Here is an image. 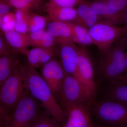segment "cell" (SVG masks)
<instances>
[{
	"label": "cell",
	"instance_id": "cell-24",
	"mask_svg": "<svg viewBox=\"0 0 127 127\" xmlns=\"http://www.w3.org/2000/svg\"><path fill=\"white\" fill-rule=\"evenodd\" d=\"M109 96L112 100L127 106V83L116 84L110 91Z\"/></svg>",
	"mask_w": 127,
	"mask_h": 127
},
{
	"label": "cell",
	"instance_id": "cell-2",
	"mask_svg": "<svg viewBox=\"0 0 127 127\" xmlns=\"http://www.w3.org/2000/svg\"><path fill=\"white\" fill-rule=\"evenodd\" d=\"M42 107L41 103L25 89L14 111L0 117V127H30Z\"/></svg>",
	"mask_w": 127,
	"mask_h": 127
},
{
	"label": "cell",
	"instance_id": "cell-25",
	"mask_svg": "<svg viewBox=\"0 0 127 127\" xmlns=\"http://www.w3.org/2000/svg\"><path fill=\"white\" fill-rule=\"evenodd\" d=\"M11 7L32 11L40 4L42 0H4Z\"/></svg>",
	"mask_w": 127,
	"mask_h": 127
},
{
	"label": "cell",
	"instance_id": "cell-8",
	"mask_svg": "<svg viewBox=\"0 0 127 127\" xmlns=\"http://www.w3.org/2000/svg\"><path fill=\"white\" fill-rule=\"evenodd\" d=\"M58 43L61 62L64 70L78 79L87 90L78 70V47L71 40L61 41Z\"/></svg>",
	"mask_w": 127,
	"mask_h": 127
},
{
	"label": "cell",
	"instance_id": "cell-4",
	"mask_svg": "<svg viewBox=\"0 0 127 127\" xmlns=\"http://www.w3.org/2000/svg\"><path fill=\"white\" fill-rule=\"evenodd\" d=\"M127 45L126 37H122L102 53L100 69L107 79L115 82L124 72Z\"/></svg>",
	"mask_w": 127,
	"mask_h": 127
},
{
	"label": "cell",
	"instance_id": "cell-15",
	"mask_svg": "<svg viewBox=\"0 0 127 127\" xmlns=\"http://www.w3.org/2000/svg\"><path fill=\"white\" fill-rule=\"evenodd\" d=\"M76 9L77 17L73 22L81 25L87 29H89L102 20L93 10L86 4L83 0H81L78 4Z\"/></svg>",
	"mask_w": 127,
	"mask_h": 127
},
{
	"label": "cell",
	"instance_id": "cell-12",
	"mask_svg": "<svg viewBox=\"0 0 127 127\" xmlns=\"http://www.w3.org/2000/svg\"><path fill=\"white\" fill-rule=\"evenodd\" d=\"M83 1L102 20L109 21L118 26L124 23L125 13L114 10L103 2L95 1Z\"/></svg>",
	"mask_w": 127,
	"mask_h": 127
},
{
	"label": "cell",
	"instance_id": "cell-18",
	"mask_svg": "<svg viewBox=\"0 0 127 127\" xmlns=\"http://www.w3.org/2000/svg\"><path fill=\"white\" fill-rule=\"evenodd\" d=\"M46 31L57 39L58 43L67 40L72 41L71 29L68 22L52 21L47 24Z\"/></svg>",
	"mask_w": 127,
	"mask_h": 127
},
{
	"label": "cell",
	"instance_id": "cell-9",
	"mask_svg": "<svg viewBox=\"0 0 127 127\" xmlns=\"http://www.w3.org/2000/svg\"><path fill=\"white\" fill-rule=\"evenodd\" d=\"M41 73L57 101L66 73L61 63L54 58L41 68Z\"/></svg>",
	"mask_w": 127,
	"mask_h": 127
},
{
	"label": "cell",
	"instance_id": "cell-11",
	"mask_svg": "<svg viewBox=\"0 0 127 127\" xmlns=\"http://www.w3.org/2000/svg\"><path fill=\"white\" fill-rule=\"evenodd\" d=\"M86 103L78 102L68 104L64 108L67 117L76 127H94Z\"/></svg>",
	"mask_w": 127,
	"mask_h": 127
},
{
	"label": "cell",
	"instance_id": "cell-13",
	"mask_svg": "<svg viewBox=\"0 0 127 127\" xmlns=\"http://www.w3.org/2000/svg\"><path fill=\"white\" fill-rule=\"evenodd\" d=\"M45 9L53 21L73 22L77 17V9L74 7H62L49 1L46 3Z\"/></svg>",
	"mask_w": 127,
	"mask_h": 127
},
{
	"label": "cell",
	"instance_id": "cell-29",
	"mask_svg": "<svg viewBox=\"0 0 127 127\" xmlns=\"http://www.w3.org/2000/svg\"><path fill=\"white\" fill-rule=\"evenodd\" d=\"M11 7L4 0H0V19L10 12Z\"/></svg>",
	"mask_w": 127,
	"mask_h": 127
},
{
	"label": "cell",
	"instance_id": "cell-31",
	"mask_svg": "<svg viewBox=\"0 0 127 127\" xmlns=\"http://www.w3.org/2000/svg\"><path fill=\"white\" fill-rule=\"evenodd\" d=\"M124 25L123 27V37H127V9L125 12L124 21Z\"/></svg>",
	"mask_w": 127,
	"mask_h": 127
},
{
	"label": "cell",
	"instance_id": "cell-27",
	"mask_svg": "<svg viewBox=\"0 0 127 127\" xmlns=\"http://www.w3.org/2000/svg\"><path fill=\"white\" fill-rule=\"evenodd\" d=\"M13 53H14L4 36L1 35L0 36V56H8Z\"/></svg>",
	"mask_w": 127,
	"mask_h": 127
},
{
	"label": "cell",
	"instance_id": "cell-21",
	"mask_svg": "<svg viewBox=\"0 0 127 127\" xmlns=\"http://www.w3.org/2000/svg\"><path fill=\"white\" fill-rule=\"evenodd\" d=\"M46 18L31 11L28 21V33H33L44 30L46 25Z\"/></svg>",
	"mask_w": 127,
	"mask_h": 127
},
{
	"label": "cell",
	"instance_id": "cell-6",
	"mask_svg": "<svg viewBox=\"0 0 127 127\" xmlns=\"http://www.w3.org/2000/svg\"><path fill=\"white\" fill-rule=\"evenodd\" d=\"M93 101L82 83L76 78L66 72L57 100L63 109L68 104L75 103L85 102L89 105Z\"/></svg>",
	"mask_w": 127,
	"mask_h": 127
},
{
	"label": "cell",
	"instance_id": "cell-1",
	"mask_svg": "<svg viewBox=\"0 0 127 127\" xmlns=\"http://www.w3.org/2000/svg\"><path fill=\"white\" fill-rule=\"evenodd\" d=\"M19 67L25 89L41 103L42 108L62 127L67 119L65 112L56 100L42 76L27 62L24 63L20 61Z\"/></svg>",
	"mask_w": 127,
	"mask_h": 127
},
{
	"label": "cell",
	"instance_id": "cell-20",
	"mask_svg": "<svg viewBox=\"0 0 127 127\" xmlns=\"http://www.w3.org/2000/svg\"><path fill=\"white\" fill-rule=\"evenodd\" d=\"M68 23L71 29L72 41L76 44L86 47L93 45L88 29L74 22H68Z\"/></svg>",
	"mask_w": 127,
	"mask_h": 127
},
{
	"label": "cell",
	"instance_id": "cell-14",
	"mask_svg": "<svg viewBox=\"0 0 127 127\" xmlns=\"http://www.w3.org/2000/svg\"><path fill=\"white\" fill-rule=\"evenodd\" d=\"M54 49L34 47L28 50L25 56L29 65L33 68H41L57 55Z\"/></svg>",
	"mask_w": 127,
	"mask_h": 127
},
{
	"label": "cell",
	"instance_id": "cell-28",
	"mask_svg": "<svg viewBox=\"0 0 127 127\" xmlns=\"http://www.w3.org/2000/svg\"><path fill=\"white\" fill-rule=\"evenodd\" d=\"M81 0H49V2L59 6L73 7L78 4Z\"/></svg>",
	"mask_w": 127,
	"mask_h": 127
},
{
	"label": "cell",
	"instance_id": "cell-3",
	"mask_svg": "<svg viewBox=\"0 0 127 127\" xmlns=\"http://www.w3.org/2000/svg\"><path fill=\"white\" fill-rule=\"evenodd\" d=\"M20 62L11 76L0 86V117L8 116L14 111L25 92Z\"/></svg>",
	"mask_w": 127,
	"mask_h": 127
},
{
	"label": "cell",
	"instance_id": "cell-17",
	"mask_svg": "<svg viewBox=\"0 0 127 127\" xmlns=\"http://www.w3.org/2000/svg\"><path fill=\"white\" fill-rule=\"evenodd\" d=\"M4 36L15 53H17L25 55L29 47L27 34L20 33L15 31L6 32Z\"/></svg>",
	"mask_w": 127,
	"mask_h": 127
},
{
	"label": "cell",
	"instance_id": "cell-23",
	"mask_svg": "<svg viewBox=\"0 0 127 127\" xmlns=\"http://www.w3.org/2000/svg\"><path fill=\"white\" fill-rule=\"evenodd\" d=\"M30 127H60L45 110H41Z\"/></svg>",
	"mask_w": 127,
	"mask_h": 127
},
{
	"label": "cell",
	"instance_id": "cell-10",
	"mask_svg": "<svg viewBox=\"0 0 127 127\" xmlns=\"http://www.w3.org/2000/svg\"><path fill=\"white\" fill-rule=\"evenodd\" d=\"M78 51L79 73L90 97L93 101L96 95V88L92 64L86 46L78 47Z\"/></svg>",
	"mask_w": 127,
	"mask_h": 127
},
{
	"label": "cell",
	"instance_id": "cell-7",
	"mask_svg": "<svg viewBox=\"0 0 127 127\" xmlns=\"http://www.w3.org/2000/svg\"><path fill=\"white\" fill-rule=\"evenodd\" d=\"M94 112L103 122L117 127H127V106L114 101H104L95 106Z\"/></svg>",
	"mask_w": 127,
	"mask_h": 127
},
{
	"label": "cell",
	"instance_id": "cell-19",
	"mask_svg": "<svg viewBox=\"0 0 127 127\" xmlns=\"http://www.w3.org/2000/svg\"><path fill=\"white\" fill-rule=\"evenodd\" d=\"M16 54L0 57V86L11 76L20 62Z\"/></svg>",
	"mask_w": 127,
	"mask_h": 127
},
{
	"label": "cell",
	"instance_id": "cell-26",
	"mask_svg": "<svg viewBox=\"0 0 127 127\" xmlns=\"http://www.w3.org/2000/svg\"><path fill=\"white\" fill-rule=\"evenodd\" d=\"M105 3L120 12L125 13L127 9V0H93Z\"/></svg>",
	"mask_w": 127,
	"mask_h": 127
},
{
	"label": "cell",
	"instance_id": "cell-5",
	"mask_svg": "<svg viewBox=\"0 0 127 127\" xmlns=\"http://www.w3.org/2000/svg\"><path fill=\"white\" fill-rule=\"evenodd\" d=\"M93 41L102 53L123 37V27L102 20L88 29Z\"/></svg>",
	"mask_w": 127,
	"mask_h": 127
},
{
	"label": "cell",
	"instance_id": "cell-16",
	"mask_svg": "<svg viewBox=\"0 0 127 127\" xmlns=\"http://www.w3.org/2000/svg\"><path fill=\"white\" fill-rule=\"evenodd\" d=\"M27 36L29 47L54 49L59 45L57 39L44 30L27 34Z\"/></svg>",
	"mask_w": 127,
	"mask_h": 127
},
{
	"label": "cell",
	"instance_id": "cell-35",
	"mask_svg": "<svg viewBox=\"0 0 127 127\" xmlns=\"http://www.w3.org/2000/svg\"></svg>",
	"mask_w": 127,
	"mask_h": 127
},
{
	"label": "cell",
	"instance_id": "cell-33",
	"mask_svg": "<svg viewBox=\"0 0 127 127\" xmlns=\"http://www.w3.org/2000/svg\"><path fill=\"white\" fill-rule=\"evenodd\" d=\"M62 127H76L71 122L70 120L67 118L66 122L63 124Z\"/></svg>",
	"mask_w": 127,
	"mask_h": 127
},
{
	"label": "cell",
	"instance_id": "cell-22",
	"mask_svg": "<svg viewBox=\"0 0 127 127\" xmlns=\"http://www.w3.org/2000/svg\"><path fill=\"white\" fill-rule=\"evenodd\" d=\"M31 11L28 10L16 9L15 11L16 25L15 31L25 34L28 32V21Z\"/></svg>",
	"mask_w": 127,
	"mask_h": 127
},
{
	"label": "cell",
	"instance_id": "cell-32",
	"mask_svg": "<svg viewBox=\"0 0 127 127\" xmlns=\"http://www.w3.org/2000/svg\"><path fill=\"white\" fill-rule=\"evenodd\" d=\"M115 82L116 84L127 83V74H124L121 76Z\"/></svg>",
	"mask_w": 127,
	"mask_h": 127
},
{
	"label": "cell",
	"instance_id": "cell-34",
	"mask_svg": "<svg viewBox=\"0 0 127 127\" xmlns=\"http://www.w3.org/2000/svg\"><path fill=\"white\" fill-rule=\"evenodd\" d=\"M126 39H127V37H126Z\"/></svg>",
	"mask_w": 127,
	"mask_h": 127
},
{
	"label": "cell",
	"instance_id": "cell-30",
	"mask_svg": "<svg viewBox=\"0 0 127 127\" xmlns=\"http://www.w3.org/2000/svg\"><path fill=\"white\" fill-rule=\"evenodd\" d=\"M15 20H16L15 14V12L10 11L5 15L2 18L0 19V25Z\"/></svg>",
	"mask_w": 127,
	"mask_h": 127
}]
</instances>
